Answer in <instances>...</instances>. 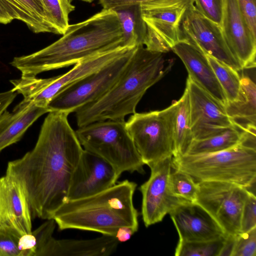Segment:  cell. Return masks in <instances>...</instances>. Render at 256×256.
Returning a JSON list of instances; mask_svg holds the SVG:
<instances>
[{"label": "cell", "instance_id": "e575fe53", "mask_svg": "<svg viewBox=\"0 0 256 256\" xmlns=\"http://www.w3.org/2000/svg\"><path fill=\"white\" fill-rule=\"evenodd\" d=\"M256 227V196L249 194L244 203L240 219V232Z\"/></svg>", "mask_w": 256, "mask_h": 256}, {"label": "cell", "instance_id": "8992f818", "mask_svg": "<svg viewBox=\"0 0 256 256\" xmlns=\"http://www.w3.org/2000/svg\"><path fill=\"white\" fill-rule=\"evenodd\" d=\"M75 132L83 148L108 162L118 178L126 172L144 173V164L125 120L96 122L80 127Z\"/></svg>", "mask_w": 256, "mask_h": 256}, {"label": "cell", "instance_id": "5b68a950", "mask_svg": "<svg viewBox=\"0 0 256 256\" xmlns=\"http://www.w3.org/2000/svg\"><path fill=\"white\" fill-rule=\"evenodd\" d=\"M172 164L196 182H226L244 188L256 182V150L242 144L215 152L172 156Z\"/></svg>", "mask_w": 256, "mask_h": 256}, {"label": "cell", "instance_id": "ffe728a7", "mask_svg": "<svg viewBox=\"0 0 256 256\" xmlns=\"http://www.w3.org/2000/svg\"><path fill=\"white\" fill-rule=\"evenodd\" d=\"M49 112L47 108L24 99L12 112L6 110L0 116V152L19 141L36 120Z\"/></svg>", "mask_w": 256, "mask_h": 256}, {"label": "cell", "instance_id": "5bb4252c", "mask_svg": "<svg viewBox=\"0 0 256 256\" xmlns=\"http://www.w3.org/2000/svg\"><path fill=\"white\" fill-rule=\"evenodd\" d=\"M118 179L108 162L84 149L72 177L68 200L96 194L115 184Z\"/></svg>", "mask_w": 256, "mask_h": 256}, {"label": "cell", "instance_id": "8fae6325", "mask_svg": "<svg viewBox=\"0 0 256 256\" xmlns=\"http://www.w3.org/2000/svg\"><path fill=\"white\" fill-rule=\"evenodd\" d=\"M181 30L182 40L238 72L243 70L230 50L220 26L200 14L194 4L184 15Z\"/></svg>", "mask_w": 256, "mask_h": 256}, {"label": "cell", "instance_id": "f35d334b", "mask_svg": "<svg viewBox=\"0 0 256 256\" xmlns=\"http://www.w3.org/2000/svg\"><path fill=\"white\" fill-rule=\"evenodd\" d=\"M136 232V231L132 228L122 226L117 230L114 237L119 242H126L129 240Z\"/></svg>", "mask_w": 256, "mask_h": 256}, {"label": "cell", "instance_id": "1f68e13d", "mask_svg": "<svg viewBox=\"0 0 256 256\" xmlns=\"http://www.w3.org/2000/svg\"><path fill=\"white\" fill-rule=\"evenodd\" d=\"M232 256H256V227L235 235Z\"/></svg>", "mask_w": 256, "mask_h": 256}, {"label": "cell", "instance_id": "e0dca14e", "mask_svg": "<svg viewBox=\"0 0 256 256\" xmlns=\"http://www.w3.org/2000/svg\"><path fill=\"white\" fill-rule=\"evenodd\" d=\"M32 218L21 186L6 174L0 178V226L22 236L32 232Z\"/></svg>", "mask_w": 256, "mask_h": 256}, {"label": "cell", "instance_id": "52a82bcc", "mask_svg": "<svg viewBox=\"0 0 256 256\" xmlns=\"http://www.w3.org/2000/svg\"><path fill=\"white\" fill-rule=\"evenodd\" d=\"M176 101L168 108L135 112L126 122V128L144 164L149 167L175 152Z\"/></svg>", "mask_w": 256, "mask_h": 256}, {"label": "cell", "instance_id": "9a60e30c", "mask_svg": "<svg viewBox=\"0 0 256 256\" xmlns=\"http://www.w3.org/2000/svg\"><path fill=\"white\" fill-rule=\"evenodd\" d=\"M220 27L230 50L243 70L255 68L256 37L236 0H224Z\"/></svg>", "mask_w": 256, "mask_h": 256}, {"label": "cell", "instance_id": "ab89813d", "mask_svg": "<svg viewBox=\"0 0 256 256\" xmlns=\"http://www.w3.org/2000/svg\"><path fill=\"white\" fill-rule=\"evenodd\" d=\"M235 236L226 235L218 256H232Z\"/></svg>", "mask_w": 256, "mask_h": 256}, {"label": "cell", "instance_id": "d6986e66", "mask_svg": "<svg viewBox=\"0 0 256 256\" xmlns=\"http://www.w3.org/2000/svg\"><path fill=\"white\" fill-rule=\"evenodd\" d=\"M184 64L190 76L196 84L224 106L228 102L206 55L185 40L172 48Z\"/></svg>", "mask_w": 256, "mask_h": 256}, {"label": "cell", "instance_id": "44dd1931", "mask_svg": "<svg viewBox=\"0 0 256 256\" xmlns=\"http://www.w3.org/2000/svg\"><path fill=\"white\" fill-rule=\"evenodd\" d=\"M118 244L114 236L107 234L88 240H56L53 237L44 256H108L114 252Z\"/></svg>", "mask_w": 256, "mask_h": 256}, {"label": "cell", "instance_id": "4dcf8cb0", "mask_svg": "<svg viewBox=\"0 0 256 256\" xmlns=\"http://www.w3.org/2000/svg\"><path fill=\"white\" fill-rule=\"evenodd\" d=\"M56 223L54 219L46 220L29 234L32 246V256H43L49 242L53 238Z\"/></svg>", "mask_w": 256, "mask_h": 256}, {"label": "cell", "instance_id": "9c48e42d", "mask_svg": "<svg viewBox=\"0 0 256 256\" xmlns=\"http://www.w3.org/2000/svg\"><path fill=\"white\" fill-rule=\"evenodd\" d=\"M135 48L60 90L50 102L48 109L70 114L100 98L116 82Z\"/></svg>", "mask_w": 256, "mask_h": 256}, {"label": "cell", "instance_id": "74e56055", "mask_svg": "<svg viewBox=\"0 0 256 256\" xmlns=\"http://www.w3.org/2000/svg\"><path fill=\"white\" fill-rule=\"evenodd\" d=\"M17 92L12 89L0 93V116L13 102Z\"/></svg>", "mask_w": 256, "mask_h": 256}, {"label": "cell", "instance_id": "4316f807", "mask_svg": "<svg viewBox=\"0 0 256 256\" xmlns=\"http://www.w3.org/2000/svg\"><path fill=\"white\" fill-rule=\"evenodd\" d=\"M228 102L236 100L240 89L241 78L238 71L214 58L206 55Z\"/></svg>", "mask_w": 256, "mask_h": 256}, {"label": "cell", "instance_id": "7a4b0ae2", "mask_svg": "<svg viewBox=\"0 0 256 256\" xmlns=\"http://www.w3.org/2000/svg\"><path fill=\"white\" fill-rule=\"evenodd\" d=\"M122 33L116 12L102 8L88 18L69 25L62 36L32 54L16 56L10 62L22 76H36L68 67L122 46Z\"/></svg>", "mask_w": 256, "mask_h": 256}, {"label": "cell", "instance_id": "7c38bea8", "mask_svg": "<svg viewBox=\"0 0 256 256\" xmlns=\"http://www.w3.org/2000/svg\"><path fill=\"white\" fill-rule=\"evenodd\" d=\"M172 156L162 159L149 168L148 179L139 188L142 195L141 213L146 227L159 222L184 202L170 192L168 178L172 168Z\"/></svg>", "mask_w": 256, "mask_h": 256}, {"label": "cell", "instance_id": "83f0119b", "mask_svg": "<svg viewBox=\"0 0 256 256\" xmlns=\"http://www.w3.org/2000/svg\"><path fill=\"white\" fill-rule=\"evenodd\" d=\"M168 186L174 196L190 202H196L198 182L188 174L172 167L168 178Z\"/></svg>", "mask_w": 256, "mask_h": 256}, {"label": "cell", "instance_id": "8d00e7d4", "mask_svg": "<svg viewBox=\"0 0 256 256\" xmlns=\"http://www.w3.org/2000/svg\"><path fill=\"white\" fill-rule=\"evenodd\" d=\"M156 0H98L104 9L114 10L117 8L133 4H142Z\"/></svg>", "mask_w": 256, "mask_h": 256}, {"label": "cell", "instance_id": "f546056e", "mask_svg": "<svg viewBox=\"0 0 256 256\" xmlns=\"http://www.w3.org/2000/svg\"><path fill=\"white\" fill-rule=\"evenodd\" d=\"M56 34L62 35L69 26V15L75 6L68 0H42Z\"/></svg>", "mask_w": 256, "mask_h": 256}, {"label": "cell", "instance_id": "484cf974", "mask_svg": "<svg viewBox=\"0 0 256 256\" xmlns=\"http://www.w3.org/2000/svg\"><path fill=\"white\" fill-rule=\"evenodd\" d=\"M176 102L174 129L175 152L173 156L186 154L194 140L190 126V98L186 88L182 96Z\"/></svg>", "mask_w": 256, "mask_h": 256}, {"label": "cell", "instance_id": "30bf717a", "mask_svg": "<svg viewBox=\"0 0 256 256\" xmlns=\"http://www.w3.org/2000/svg\"><path fill=\"white\" fill-rule=\"evenodd\" d=\"M195 202L214 218L226 235L240 232L242 208L250 194L244 187L226 182H197Z\"/></svg>", "mask_w": 256, "mask_h": 256}, {"label": "cell", "instance_id": "ba28073f", "mask_svg": "<svg viewBox=\"0 0 256 256\" xmlns=\"http://www.w3.org/2000/svg\"><path fill=\"white\" fill-rule=\"evenodd\" d=\"M193 0H156L140 4L146 26L144 46L166 53L182 40L181 25Z\"/></svg>", "mask_w": 256, "mask_h": 256}, {"label": "cell", "instance_id": "d6a6232c", "mask_svg": "<svg viewBox=\"0 0 256 256\" xmlns=\"http://www.w3.org/2000/svg\"><path fill=\"white\" fill-rule=\"evenodd\" d=\"M193 2L200 14L220 26L224 0H193Z\"/></svg>", "mask_w": 256, "mask_h": 256}, {"label": "cell", "instance_id": "2e32d148", "mask_svg": "<svg viewBox=\"0 0 256 256\" xmlns=\"http://www.w3.org/2000/svg\"><path fill=\"white\" fill-rule=\"evenodd\" d=\"M169 214L180 240L208 241L226 236L208 212L196 202L184 200Z\"/></svg>", "mask_w": 256, "mask_h": 256}, {"label": "cell", "instance_id": "7402d4cb", "mask_svg": "<svg viewBox=\"0 0 256 256\" xmlns=\"http://www.w3.org/2000/svg\"><path fill=\"white\" fill-rule=\"evenodd\" d=\"M0 2L13 20L24 22L33 32L56 34L42 0H0Z\"/></svg>", "mask_w": 256, "mask_h": 256}, {"label": "cell", "instance_id": "cb8c5ba5", "mask_svg": "<svg viewBox=\"0 0 256 256\" xmlns=\"http://www.w3.org/2000/svg\"><path fill=\"white\" fill-rule=\"evenodd\" d=\"M116 14L122 33L123 46L135 48L144 46L146 26L142 16L140 4L117 8Z\"/></svg>", "mask_w": 256, "mask_h": 256}, {"label": "cell", "instance_id": "60d3db41", "mask_svg": "<svg viewBox=\"0 0 256 256\" xmlns=\"http://www.w3.org/2000/svg\"><path fill=\"white\" fill-rule=\"evenodd\" d=\"M12 20L0 2V23L7 24Z\"/></svg>", "mask_w": 256, "mask_h": 256}, {"label": "cell", "instance_id": "ac0fdd59", "mask_svg": "<svg viewBox=\"0 0 256 256\" xmlns=\"http://www.w3.org/2000/svg\"><path fill=\"white\" fill-rule=\"evenodd\" d=\"M135 48L121 46L76 63L66 74L54 76V80L38 96L34 103L39 106L47 108L51 100L60 90L100 70Z\"/></svg>", "mask_w": 256, "mask_h": 256}, {"label": "cell", "instance_id": "b9f144b4", "mask_svg": "<svg viewBox=\"0 0 256 256\" xmlns=\"http://www.w3.org/2000/svg\"><path fill=\"white\" fill-rule=\"evenodd\" d=\"M80 0L90 3V2H92L94 0Z\"/></svg>", "mask_w": 256, "mask_h": 256}, {"label": "cell", "instance_id": "603a6c76", "mask_svg": "<svg viewBox=\"0 0 256 256\" xmlns=\"http://www.w3.org/2000/svg\"><path fill=\"white\" fill-rule=\"evenodd\" d=\"M240 82L238 98L227 102L224 106L234 125L244 130L250 126H256V85L250 78L244 76Z\"/></svg>", "mask_w": 256, "mask_h": 256}, {"label": "cell", "instance_id": "836d02e7", "mask_svg": "<svg viewBox=\"0 0 256 256\" xmlns=\"http://www.w3.org/2000/svg\"><path fill=\"white\" fill-rule=\"evenodd\" d=\"M21 236L0 226V256H20L18 241Z\"/></svg>", "mask_w": 256, "mask_h": 256}, {"label": "cell", "instance_id": "277c9868", "mask_svg": "<svg viewBox=\"0 0 256 256\" xmlns=\"http://www.w3.org/2000/svg\"><path fill=\"white\" fill-rule=\"evenodd\" d=\"M136 186L126 180L92 196L68 200L52 218L61 230H89L114 236L122 226L137 232L138 214L133 202Z\"/></svg>", "mask_w": 256, "mask_h": 256}, {"label": "cell", "instance_id": "f1b7e54d", "mask_svg": "<svg viewBox=\"0 0 256 256\" xmlns=\"http://www.w3.org/2000/svg\"><path fill=\"white\" fill-rule=\"evenodd\" d=\"M224 237L208 241L185 242L178 240L176 256H218L224 245Z\"/></svg>", "mask_w": 256, "mask_h": 256}, {"label": "cell", "instance_id": "d4e9b609", "mask_svg": "<svg viewBox=\"0 0 256 256\" xmlns=\"http://www.w3.org/2000/svg\"><path fill=\"white\" fill-rule=\"evenodd\" d=\"M236 126L225 129L220 133L202 140H194L186 154L212 153L225 150L242 142L245 130Z\"/></svg>", "mask_w": 256, "mask_h": 256}, {"label": "cell", "instance_id": "d590c367", "mask_svg": "<svg viewBox=\"0 0 256 256\" xmlns=\"http://www.w3.org/2000/svg\"><path fill=\"white\" fill-rule=\"evenodd\" d=\"M252 34L256 37V0H236Z\"/></svg>", "mask_w": 256, "mask_h": 256}, {"label": "cell", "instance_id": "4fadbf2b", "mask_svg": "<svg viewBox=\"0 0 256 256\" xmlns=\"http://www.w3.org/2000/svg\"><path fill=\"white\" fill-rule=\"evenodd\" d=\"M190 104V126L194 140H202L236 126L224 106L196 84L186 80Z\"/></svg>", "mask_w": 256, "mask_h": 256}, {"label": "cell", "instance_id": "6da1fadb", "mask_svg": "<svg viewBox=\"0 0 256 256\" xmlns=\"http://www.w3.org/2000/svg\"><path fill=\"white\" fill-rule=\"evenodd\" d=\"M68 114L48 112L34 148L8 164L6 174L21 186L34 218H52L68 200L72 177L84 151Z\"/></svg>", "mask_w": 256, "mask_h": 256}, {"label": "cell", "instance_id": "3957f363", "mask_svg": "<svg viewBox=\"0 0 256 256\" xmlns=\"http://www.w3.org/2000/svg\"><path fill=\"white\" fill-rule=\"evenodd\" d=\"M164 54L143 45L137 46L113 86L100 98L75 112L78 127L108 120H124L135 113L148 89L171 69L172 64L165 67Z\"/></svg>", "mask_w": 256, "mask_h": 256}]
</instances>
